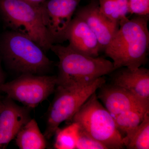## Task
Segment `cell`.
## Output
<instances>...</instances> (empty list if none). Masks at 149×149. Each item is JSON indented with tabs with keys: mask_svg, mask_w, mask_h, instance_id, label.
Here are the masks:
<instances>
[{
	"mask_svg": "<svg viewBox=\"0 0 149 149\" xmlns=\"http://www.w3.org/2000/svg\"><path fill=\"white\" fill-rule=\"evenodd\" d=\"M149 17L136 16L121 20L117 32L105 49L115 70L122 67L134 70L148 60Z\"/></svg>",
	"mask_w": 149,
	"mask_h": 149,
	"instance_id": "cell-1",
	"label": "cell"
},
{
	"mask_svg": "<svg viewBox=\"0 0 149 149\" xmlns=\"http://www.w3.org/2000/svg\"><path fill=\"white\" fill-rule=\"evenodd\" d=\"M50 50L59 59L57 86H85L115 70L110 61L80 53L69 46L54 44Z\"/></svg>",
	"mask_w": 149,
	"mask_h": 149,
	"instance_id": "cell-2",
	"label": "cell"
},
{
	"mask_svg": "<svg viewBox=\"0 0 149 149\" xmlns=\"http://www.w3.org/2000/svg\"><path fill=\"white\" fill-rule=\"evenodd\" d=\"M40 46L29 37L10 30L0 38V55L7 66L22 74L44 75L52 62Z\"/></svg>",
	"mask_w": 149,
	"mask_h": 149,
	"instance_id": "cell-3",
	"label": "cell"
},
{
	"mask_svg": "<svg viewBox=\"0 0 149 149\" xmlns=\"http://www.w3.org/2000/svg\"><path fill=\"white\" fill-rule=\"evenodd\" d=\"M0 14L11 30L29 37L45 52L54 44L44 23L40 6L22 0H0Z\"/></svg>",
	"mask_w": 149,
	"mask_h": 149,
	"instance_id": "cell-4",
	"label": "cell"
},
{
	"mask_svg": "<svg viewBox=\"0 0 149 149\" xmlns=\"http://www.w3.org/2000/svg\"><path fill=\"white\" fill-rule=\"evenodd\" d=\"M70 120L107 149L124 148L123 138L116 125L114 118L101 103L94 93L74 115Z\"/></svg>",
	"mask_w": 149,
	"mask_h": 149,
	"instance_id": "cell-5",
	"label": "cell"
},
{
	"mask_svg": "<svg viewBox=\"0 0 149 149\" xmlns=\"http://www.w3.org/2000/svg\"><path fill=\"white\" fill-rule=\"evenodd\" d=\"M106 83L104 76L83 86L56 87L55 95L48 110L44 136L49 139L62 123L70 120L91 96Z\"/></svg>",
	"mask_w": 149,
	"mask_h": 149,
	"instance_id": "cell-6",
	"label": "cell"
},
{
	"mask_svg": "<svg viewBox=\"0 0 149 149\" xmlns=\"http://www.w3.org/2000/svg\"><path fill=\"white\" fill-rule=\"evenodd\" d=\"M57 83V76L22 74L12 81L3 83L0 92L27 108H34L54 92Z\"/></svg>",
	"mask_w": 149,
	"mask_h": 149,
	"instance_id": "cell-7",
	"label": "cell"
},
{
	"mask_svg": "<svg viewBox=\"0 0 149 149\" xmlns=\"http://www.w3.org/2000/svg\"><path fill=\"white\" fill-rule=\"evenodd\" d=\"M81 0H47L40 6L44 23L54 44L66 41L65 35Z\"/></svg>",
	"mask_w": 149,
	"mask_h": 149,
	"instance_id": "cell-8",
	"label": "cell"
},
{
	"mask_svg": "<svg viewBox=\"0 0 149 149\" xmlns=\"http://www.w3.org/2000/svg\"><path fill=\"white\" fill-rule=\"evenodd\" d=\"M29 109L7 97L0 100V149H5L30 119Z\"/></svg>",
	"mask_w": 149,
	"mask_h": 149,
	"instance_id": "cell-9",
	"label": "cell"
},
{
	"mask_svg": "<svg viewBox=\"0 0 149 149\" xmlns=\"http://www.w3.org/2000/svg\"><path fill=\"white\" fill-rule=\"evenodd\" d=\"M86 22L95 35L102 50L104 51L119 27V23L107 18L102 13L97 0L77 9L74 14Z\"/></svg>",
	"mask_w": 149,
	"mask_h": 149,
	"instance_id": "cell-10",
	"label": "cell"
},
{
	"mask_svg": "<svg viewBox=\"0 0 149 149\" xmlns=\"http://www.w3.org/2000/svg\"><path fill=\"white\" fill-rule=\"evenodd\" d=\"M104 84L97 96L113 117L130 110L149 108V102L140 100L124 88Z\"/></svg>",
	"mask_w": 149,
	"mask_h": 149,
	"instance_id": "cell-11",
	"label": "cell"
},
{
	"mask_svg": "<svg viewBox=\"0 0 149 149\" xmlns=\"http://www.w3.org/2000/svg\"><path fill=\"white\" fill-rule=\"evenodd\" d=\"M65 40L74 50L90 56H99L102 49L97 37L83 19L73 16L67 31Z\"/></svg>",
	"mask_w": 149,
	"mask_h": 149,
	"instance_id": "cell-12",
	"label": "cell"
},
{
	"mask_svg": "<svg viewBox=\"0 0 149 149\" xmlns=\"http://www.w3.org/2000/svg\"><path fill=\"white\" fill-rule=\"evenodd\" d=\"M113 84L124 88L144 101L149 102V70L141 66L132 70L122 67L116 70Z\"/></svg>",
	"mask_w": 149,
	"mask_h": 149,
	"instance_id": "cell-13",
	"label": "cell"
},
{
	"mask_svg": "<svg viewBox=\"0 0 149 149\" xmlns=\"http://www.w3.org/2000/svg\"><path fill=\"white\" fill-rule=\"evenodd\" d=\"M15 139L19 149H44L47 147L46 138L34 118L30 119L21 128Z\"/></svg>",
	"mask_w": 149,
	"mask_h": 149,
	"instance_id": "cell-14",
	"label": "cell"
},
{
	"mask_svg": "<svg viewBox=\"0 0 149 149\" xmlns=\"http://www.w3.org/2000/svg\"><path fill=\"white\" fill-rule=\"evenodd\" d=\"M149 108L135 109L114 116L117 130L122 138L130 134L143 120Z\"/></svg>",
	"mask_w": 149,
	"mask_h": 149,
	"instance_id": "cell-15",
	"label": "cell"
},
{
	"mask_svg": "<svg viewBox=\"0 0 149 149\" xmlns=\"http://www.w3.org/2000/svg\"><path fill=\"white\" fill-rule=\"evenodd\" d=\"M123 142L127 149H149V112L130 134L123 138Z\"/></svg>",
	"mask_w": 149,
	"mask_h": 149,
	"instance_id": "cell-16",
	"label": "cell"
},
{
	"mask_svg": "<svg viewBox=\"0 0 149 149\" xmlns=\"http://www.w3.org/2000/svg\"><path fill=\"white\" fill-rule=\"evenodd\" d=\"M102 13L111 21L120 23L128 18L129 13L128 0H97Z\"/></svg>",
	"mask_w": 149,
	"mask_h": 149,
	"instance_id": "cell-17",
	"label": "cell"
},
{
	"mask_svg": "<svg viewBox=\"0 0 149 149\" xmlns=\"http://www.w3.org/2000/svg\"><path fill=\"white\" fill-rule=\"evenodd\" d=\"M79 126L76 123L56 131L54 148L56 149H76Z\"/></svg>",
	"mask_w": 149,
	"mask_h": 149,
	"instance_id": "cell-18",
	"label": "cell"
},
{
	"mask_svg": "<svg viewBox=\"0 0 149 149\" xmlns=\"http://www.w3.org/2000/svg\"><path fill=\"white\" fill-rule=\"evenodd\" d=\"M76 149H107L102 144L92 138L80 126Z\"/></svg>",
	"mask_w": 149,
	"mask_h": 149,
	"instance_id": "cell-19",
	"label": "cell"
},
{
	"mask_svg": "<svg viewBox=\"0 0 149 149\" xmlns=\"http://www.w3.org/2000/svg\"><path fill=\"white\" fill-rule=\"evenodd\" d=\"M129 13L149 17V0H128Z\"/></svg>",
	"mask_w": 149,
	"mask_h": 149,
	"instance_id": "cell-20",
	"label": "cell"
},
{
	"mask_svg": "<svg viewBox=\"0 0 149 149\" xmlns=\"http://www.w3.org/2000/svg\"><path fill=\"white\" fill-rule=\"evenodd\" d=\"M36 6H40L47 0H22Z\"/></svg>",
	"mask_w": 149,
	"mask_h": 149,
	"instance_id": "cell-21",
	"label": "cell"
},
{
	"mask_svg": "<svg viewBox=\"0 0 149 149\" xmlns=\"http://www.w3.org/2000/svg\"><path fill=\"white\" fill-rule=\"evenodd\" d=\"M5 83L4 72L1 65V59L0 57V87L3 83Z\"/></svg>",
	"mask_w": 149,
	"mask_h": 149,
	"instance_id": "cell-22",
	"label": "cell"
}]
</instances>
